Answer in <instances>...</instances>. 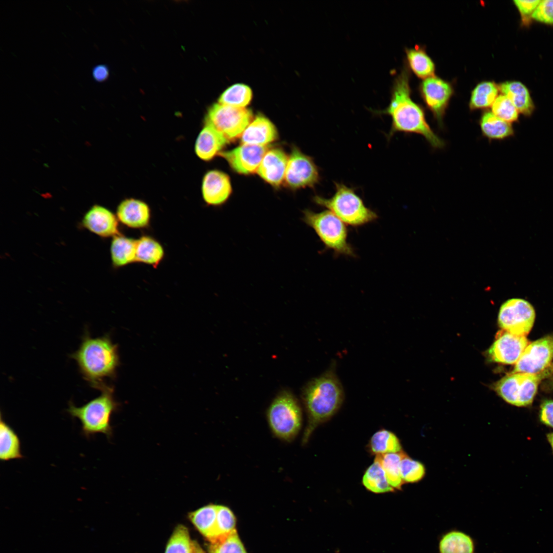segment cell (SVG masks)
<instances>
[{
  "label": "cell",
  "instance_id": "cell-1",
  "mask_svg": "<svg viewBox=\"0 0 553 553\" xmlns=\"http://www.w3.org/2000/svg\"><path fill=\"white\" fill-rule=\"evenodd\" d=\"M376 113L391 117L388 139L398 132L414 133L423 136L434 148H442L444 145V141L427 122L422 109L411 99L409 74L406 70H403L394 81L389 105L383 110L376 111Z\"/></svg>",
  "mask_w": 553,
  "mask_h": 553
},
{
  "label": "cell",
  "instance_id": "cell-2",
  "mask_svg": "<svg viewBox=\"0 0 553 553\" xmlns=\"http://www.w3.org/2000/svg\"><path fill=\"white\" fill-rule=\"evenodd\" d=\"M332 364L324 373L313 378L304 386L302 399L307 422L302 437L306 444L315 429L329 420L339 409L344 399L342 385Z\"/></svg>",
  "mask_w": 553,
  "mask_h": 553
},
{
  "label": "cell",
  "instance_id": "cell-3",
  "mask_svg": "<svg viewBox=\"0 0 553 553\" xmlns=\"http://www.w3.org/2000/svg\"><path fill=\"white\" fill-rule=\"evenodd\" d=\"M71 357L84 379L100 390L106 386L104 379L113 376L119 364L117 348L111 339L107 336L92 337L88 331Z\"/></svg>",
  "mask_w": 553,
  "mask_h": 553
},
{
  "label": "cell",
  "instance_id": "cell-4",
  "mask_svg": "<svg viewBox=\"0 0 553 553\" xmlns=\"http://www.w3.org/2000/svg\"><path fill=\"white\" fill-rule=\"evenodd\" d=\"M101 394L81 407H76L72 401L67 411L73 418L79 420L82 434L87 438L97 433L105 434L108 438L113 435L111 425L112 414L118 409L113 390L106 386L101 390Z\"/></svg>",
  "mask_w": 553,
  "mask_h": 553
},
{
  "label": "cell",
  "instance_id": "cell-5",
  "mask_svg": "<svg viewBox=\"0 0 553 553\" xmlns=\"http://www.w3.org/2000/svg\"><path fill=\"white\" fill-rule=\"evenodd\" d=\"M335 193L331 198L316 195L313 201L352 227L363 226L378 218L377 214L366 206L353 188L337 182L335 183Z\"/></svg>",
  "mask_w": 553,
  "mask_h": 553
},
{
  "label": "cell",
  "instance_id": "cell-6",
  "mask_svg": "<svg viewBox=\"0 0 553 553\" xmlns=\"http://www.w3.org/2000/svg\"><path fill=\"white\" fill-rule=\"evenodd\" d=\"M272 434L287 442L293 441L302 426V412L294 395L289 390L281 391L273 399L266 413Z\"/></svg>",
  "mask_w": 553,
  "mask_h": 553
},
{
  "label": "cell",
  "instance_id": "cell-7",
  "mask_svg": "<svg viewBox=\"0 0 553 553\" xmlns=\"http://www.w3.org/2000/svg\"><path fill=\"white\" fill-rule=\"evenodd\" d=\"M303 221L315 232L326 248L336 254L355 257L354 249L348 242V229L345 224L328 210L303 211Z\"/></svg>",
  "mask_w": 553,
  "mask_h": 553
},
{
  "label": "cell",
  "instance_id": "cell-8",
  "mask_svg": "<svg viewBox=\"0 0 553 553\" xmlns=\"http://www.w3.org/2000/svg\"><path fill=\"white\" fill-rule=\"evenodd\" d=\"M553 372V366L539 374L511 373L495 385L497 393L507 402L518 407L530 405L539 382Z\"/></svg>",
  "mask_w": 553,
  "mask_h": 553
},
{
  "label": "cell",
  "instance_id": "cell-9",
  "mask_svg": "<svg viewBox=\"0 0 553 553\" xmlns=\"http://www.w3.org/2000/svg\"><path fill=\"white\" fill-rule=\"evenodd\" d=\"M252 118V112L249 109L218 102L209 108L205 123L214 127L230 141L242 135Z\"/></svg>",
  "mask_w": 553,
  "mask_h": 553
},
{
  "label": "cell",
  "instance_id": "cell-10",
  "mask_svg": "<svg viewBox=\"0 0 553 553\" xmlns=\"http://www.w3.org/2000/svg\"><path fill=\"white\" fill-rule=\"evenodd\" d=\"M535 310L527 301L520 298L506 300L501 306L498 321L502 330L514 335L525 336L535 322Z\"/></svg>",
  "mask_w": 553,
  "mask_h": 553
},
{
  "label": "cell",
  "instance_id": "cell-11",
  "mask_svg": "<svg viewBox=\"0 0 553 553\" xmlns=\"http://www.w3.org/2000/svg\"><path fill=\"white\" fill-rule=\"evenodd\" d=\"M321 180L319 169L313 159L297 147H292L284 178V183L292 190L314 188Z\"/></svg>",
  "mask_w": 553,
  "mask_h": 553
},
{
  "label": "cell",
  "instance_id": "cell-12",
  "mask_svg": "<svg viewBox=\"0 0 553 553\" xmlns=\"http://www.w3.org/2000/svg\"><path fill=\"white\" fill-rule=\"evenodd\" d=\"M553 335L535 341L526 347L511 373L539 374L553 366Z\"/></svg>",
  "mask_w": 553,
  "mask_h": 553
},
{
  "label": "cell",
  "instance_id": "cell-13",
  "mask_svg": "<svg viewBox=\"0 0 553 553\" xmlns=\"http://www.w3.org/2000/svg\"><path fill=\"white\" fill-rule=\"evenodd\" d=\"M269 146L242 144L229 151H221L224 158L235 172L248 175L256 172Z\"/></svg>",
  "mask_w": 553,
  "mask_h": 553
},
{
  "label": "cell",
  "instance_id": "cell-14",
  "mask_svg": "<svg viewBox=\"0 0 553 553\" xmlns=\"http://www.w3.org/2000/svg\"><path fill=\"white\" fill-rule=\"evenodd\" d=\"M529 343L525 336L515 335L502 330L497 334L488 350V355L495 362L516 364Z\"/></svg>",
  "mask_w": 553,
  "mask_h": 553
},
{
  "label": "cell",
  "instance_id": "cell-15",
  "mask_svg": "<svg viewBox=\"0 0 553 553\" xmlns=\"http://www.w3.org/2000/svg\"><path fill=\"white\" fill-rule=\"evenodd\" d=\"M423 98L439 124L442 118L453 90L443 80L432 76L425 79L421 84Z\"/></svg>",
  "mask_w": 553,
  "mask_h": 553
},
{
  "label": "cell",
  "instance_id": "cell-16",
  "mask_svg": "<svg viewBox=\"0 0 553 553\" xmlns=\"http://www.w3.org/2000/svg\"><path fill=\"white\" fill-rule=\"evenodd\" d=\"M288 159L289 157L282 149L269 148L256 172L267 183L279 187L284 181Z\"/></svg>",
  "mask_w": 553,
  "mask_h": 553
},
{
  "label": "cell",
  "instance_id": "cell-17",
  "mask_svg": "<svg viewBox=\"0 0 553 553\" xmlns=\"http://www.w3.org/2000/svg\"><path fill=\"white\" fill-rule=\"evenodd\" d=\"M229 176L218 170H211L204 175L202 183V194L205 202L212 206L223 204L231 193Z\"/></svg>",
  "mask_w": 553,
  "mask_h": 553
},
{
  "label": "cell",
  "instance_id": "cell-18",
  "mask_svg": "<svg viewBox=\"0 0 553 553\" xmlns=\"http://www.w3.org/2000/svg\"><path fill=\"white\" fill-rule=\"evenodd\" d=\"M118 221L117 216L109 209L100 205H94L85 214L82 225L100 237L113 238L120 235Z\"/></svg>",
  "mask_w": 553,
  "mask_h": 553
},
{
  "label": "cell",
  "instance_id": "cell-19",
  "mask_svg": "<svg viewBox=\"0 0 553 553\" xmlns=\"http://www.w3.org/2000/svg\"><path fill=\"white\" fill-rule=\"evenodd\" d=\"M116 215L121 223L132 228L146 227L151 220L148 205L144 201L134 198L123 200L118 206Z\"/></svg>",
  "mask_w": 553,
  "mask_h": 553
},
{
  "label": "cell",
  "instance_id": "cell-20",
  "mask_svg": "<svg viewBox=\"0 0 553 553\" xmlns=\"http://www.w3.org/2000/svg\"><path fill=\"white\" fill-rule=\"evenodd\" d=\"M278 138L277 129L273 123L262 115H257L241 136L242 144L266 146Z\"/></svg>",
  "mask_w": 553,
  "mask_h": 553
},
{
  "label": "cell",
  "instance_id": "cell-21",
  "mask_svg": "<svg viewBox=\"0 0 553 553\" xmlns=\"http://www.w3.org/2000/svg\"><path fill=\"white\" fill-rule=\"evenodd\" d=\"M229 140L211 125L205 123L199 134L195 146L197 156L204 161L212 159L229 143Z\"/></svg>",
  "mask_w": 553,
  "mask_h": 553
},
{
  "label": "cell",
  "instance_id": "cell-22",
  "mask_svg": "<svg viewBox=\"0 0 553 553\" xmlns=\"http://www.w3.org/2000/svg\"><path fill=\"white\" fill-rule=\"evenodd\" d=\"M217 510V504H209L188 514L189 520L210 543L216 540Z\"/></svg>",
  "mask_w": 553,
  "mask_h": 553
},
{
  "label": "cell",
  "instance_id": "cell-23",
  "mask_svg": "<svg viewBox=\"0 0 553 553\" xmlns=\"http://www.w3.org/2000/svg\"><path fill=\"white\" fill-rule=\"evenodd\" d=\"M137 240L121 235L113 237L110 252L113 265L121 267L136 262Z\"/></svg>",
  "mask_w": 553,
  "mask_h": 553
},
{
  "label": "cell",
  "instance_id": "cell-24",
  "mask_svg": "<svg viewBox=\"0 0 553 553\" xmlns=\"http://www.w3.org/2000/svg\"><path fill=\"white\" fill-rule=\"evenodd\" d=\"M21 443L15 431L0 417V459L2 461L23 458Z\"/></svg>",
  "mask_w": 553,
  "mask_h": 553
},
{
  "label": "cell",
  "instance_id": "cell-25",
  "mask_svg": "<svg viewBox=\"0 0 553 553\" xmlns=\"http://www.w3.org/2000/svg\"><path fill=\"white\" fill-rule=\"evenodd\" d=\"M499 89L512 102L519 112L530 115L534 104L526 87L519 81H507L501 83Z\"/></svg>",
  "mask_w": 553,
  "mask_h": 553
},
{
  "label": "cell",
  "instance_id": "cell-26",
  "mask_svg": "<svg viewBox=\"0 0 553 553\" xmlns=\"http://www.w3.org/2000/svg\"><path fill=\"white\" fill-rule=\"evenodd\" d=\"M164 256L163 247L153 238L143 236L137 240L136 262L156 267L162 261Z\"/></svg>",
  "mask_w": 553,
  "mask_h": 553
},
{
  "label": "cell",
  "instance_id": "cell-27",
  "mask_svg": "<svg viewBox=\"0 0 553 553\" xmlns=\"http://www.w3.org/2000/svg\"><path fill=\"white\" fill-rule=\"evenodd\" d=\"M479 124L483 135L488 139H502L513 134L511 123L498 118L492 112L484 113Z\"/></svg>",
  "mask_w": 553,
  "mask_h": 553
},
{
  "label": "cell",
  "instance_id": "cell-28",
  "mask_svg": "<svg viewBox=\"0 0 553 553\" xmlns=\"http://www.w3.org/2000/svg\"><path fill=\"white\" fill-rule=\"evenodd\" d=\"M406 455L401 451L395 453L377 455L374 459L382 467L389 484L394 490H400L404 483L400 475V464Z\"/></svg>",
  "mask_w": 553,
  "mask_h": 553
},
{
  "label": "cell",
  "instance_id": "cell-29",
  "mask_svg": "<svg viewBox=\"0 0 553 553\" xmlns=\"http://www.w3.org/2000/svg\"><path fill=\"white\" fill-rule=\"evenodd\" d=\"M400 442L393 432L385 429L376 432L371 437L369 450L375 455L401 451Z\"/></svg>",
  "mask_w": 553,
  "mask_h": 553
},
{
  "label": "cell",
  "instance_id": "cell-30",
  "mask_svg": "<svg viewBox=\"0 0 553 553\" xmlns=\"http://www.w3.org/2000/svg\"><path fill=\"white\" fill-rule=\"evenodd\" d=\"M362 483L367 490L375 494L392 492L395 491L389 484L382 467L375 461L366 470L363 477Z\"/></svg>",
  "mask_w": 553,
  "mask_h": 553
},
{
  "label": "cell",
  "instance_id": "cell-31",
  "mask_svg": "<svg viewBox=\"0 0 553 553\" xmlns=\"http://www.w3.org/2000/svg\"><path fill=\"white\" fill-rule=\"evenodd\" d=\"M252 98L251 88L243 83H236L227 88L220 96L218 102L224 105L245 108Z\"/></svg>",
  "mask_w": 553,
  "mask_h": 553
},
{
  "label": "cell",
  "instance_id": "cell-32",
  "mask_svg": "<svg viewBox=\"0 0 553 553\" xmlns=\"http://www.w3.org/2000/svg\"><path fill=\"white\" fill-rule=\"evenodd\" d=\"M440 553H473L471 538L460 531H451L443 537L439 543Z\"/></svg>",
  "mask_w": 553,
  "mask_h": 553
},
{
  "label": "cell",
  "instance_id": "cell-33",
  "mask_svg": "<svg viewBox=\"0 0 553 553\" xmlns=\"http://www.w3.org/2000/svg\"><path fill=\"white\" fill-rule=\"evenodd\" d=\"M406 53L410 67L417 76L426 79L434 76V64L423 50L410 49Z\"/></svg>",
  "mask_w": 553,
  "mask_h": 553
},
{
  "label": "cell",
  "instance_id": "cell-34",
  "mask_svg": "<svg viewBox=\"0 0 553 553\" xmlns=\"http://www.w3.org/2000/svg\"><path fill=\"white\" fill-rule=\"evenodd\" d=\"M498 88L493 82L479 83L473 90L470 102L472 110L487 108L492 105L497 97Z\"/></svg>",
  "mask_w": 553,
  "mask_h": 553
},
{
  "label": "cell",
  "instance_id": "cell-35",
  "mask_svg": "<svg viewBox=\"0 0 553 553\" xmlns=\"http://www.w3.org/2000/svg\"><path fill=\"white\" fill-rule=\"evenodd\" d=\"M193 542L188 529L178 525L167 542L165 553H193Z\"/></svg>",
  "mask_w": 553,
  "mask_h": 553
},
{
  "label": "cell",
  "instance_id": "cell-36",
  "mask_svg": "<svg viewBox=\"0 0 553 553\" xmlns=\"http://www.w3.org/2000/svg\"><path fill=\"white\" fill-rule=\"evenodd\" d=\"M236 519L232 511L226 506L218 505L216 540L215 542L226 538L236 530Z\"/></svg>",
  "mask_w": 553,
  "mask_h": 553
},
{
  "label": "cell",
  "instance_id": "cell-37",
  "mask_svg": "<svg viewBox=\"0 0 553 553\" xmlns=\"http://www.w3.org/2000/svg\"><path fill=\"white\" fill-rule=\"evenodd\" d=\"M400 472L403 483H416L425 475L426 469L421 462L406 455L400 464Z\"/></svg>",
  "mask_w": 553,
  "mask_h": 553
},
{
  "label": "cell",
  "instance_id": "cell-38",
  "mask_svg": "<svg viewBox=\"0 0 553 553\" xmlns=\"http://www.w3.org/2000/svg\"><path fill=\"white\" fill-rule=\"evenodd\" d=\"M209 553H247L237 530L226 538L210 543Z\"/></svg>",
  "mask_w": 553,
  "mask_h": 553
},
{
  "label": "cell",
  "instance_id": "cell-39",
  "mask_svg": "<svg viewBox=\"0 0 553 553\" xmlns=\"http://www.w3.org/2000/svg\"><path fill=\"white\" fill-rule=\"evenodd\" d=\"M492 113L498 118L508 122L517 120L519 112L511 100L505 95L496 98L492 105Z\"/></svg>",
  "mask_w": 553,
  "mask_h": 553
},
{
  "label": "cell",
  "instance_id": "cell-40",
  "mask_svg": "<svg viewBox=\"0 0 553 553\" xmlns=\"http://www.w3.org/2000/svg\"><path fill=\"white\" fill-rule=\"evenodd\" d=\"M531 17L537 21L553 24V0L541 1Z\"/></svg>",
  "mask_w": 553,
  "mask_h": 553
},
{
  "label": "cell",
  "instance_id": "cell-41",
  "mask_svg": "<svg viewBox=\"0 0 553 553\" xmlns=\"http://www.w3.org/2000/svg\"><path fill=\"white\" fill-rule=\"evenodd\" d=\"M540 418L544 424L553 428V400H547L542 404Z\"/></svg>",
  "mask_w": 553,
  "mask_h": 553
},
{
  "label": "cell",
  "instance_id": "cell-42",
  "mask_svg": "<svg viewBox=\"0 0 553 553\" xmlns=\"http://www.w3.org/2000/svg\"><path fill=\"white\" fill-rule=\"evenodd\" d=\"M541 1H514L519 12L523 15L532 14L537 8Z\"/></svg>",
  "mask_w": 553,
  "mask_h": 553
},
{
  "label": "cell",
  "instance_id": "cell-43",
  "mask_svg": "<svg viewBox=\"0 0 553 553\" xmlns=\"http://www.w3.org/2000/svg\"><path fill=\"white\" fill-rule=\"evenodd\" d=\"M92 76L98 82L105 81L109 76V70L107 66L102 64L94 66L92 69Z\"/></svg>",
  "mask_w": 553,
  "mask_h": 553
},
{
  "label": "cell",
  "instance_id": "cell-44",
  "mask_svg": "<svg viewBox=\"0 0 553 553\" xmlns=\"http://www.w3.org/2000/svg\"><path fill=\"white\" fill-rule=\"evenodd\" d=\"M193 553H205L196 541L193 542Z\"/></svg>",
  "mask_w": 553,
  "mask_h": 553
},
{
  "label": "cell",
  "instance_id": "cell-45",
  "mask_svg": "<svg viewBox=\"0 0 553 553\" xmlns=\"http://www.w3.org/2000/svg\"><path fill=\"white\" fill-rule=\"evenodd\" d=\"M547 439L551 445V447L553 450V432L549 433L547 435Z\"/></svg>",
  "mask_w": 553,
  "mask_h": 553
},
{
  "label": "cell",
  "instance_id": "cell-46",
  "mask_svg": "<svg viewBox=\"0 0 553 553\" xmlns=\"http://www.w3.org/2000/svg\"><path fill=\"white\" fill-rule=\"evenodd\" d=\"M549 385L550 389H553V378L550 380Z\"/></svg>",
  "mask_w": 553,
  "mask_h": 553
}]
</instances>
